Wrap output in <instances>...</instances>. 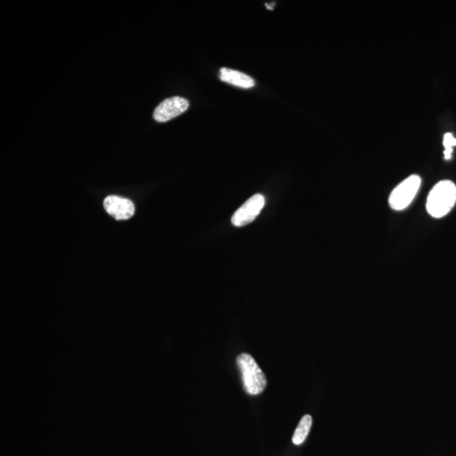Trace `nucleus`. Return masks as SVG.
<instances>
[{"instance_id": "f257e3e1", "label": "nucleus", "mask_w": 456, "mask_h": 456, "mask_svg": "<svg viewBox=\"0 0 456 456\" xmlns=\"http://www.w3.org/2000/svg\"><path fill=\"white\" fill-rule=\"evenodd\" d=\"M456 203V185L452 181L442 180L433 188L427 200V211L431 217L442 218Z\"/></svg>"}, {"instance_id": "f03ea898", "label": "nucleus", "mask_w": 456, "mask_h": 456, "mask_svg": "<svg viewBox=\"0 0 456 456\" xmlns=\"http://www.w3.org/2000/svg\"><path fill=\"white\" fill-rule=\"evenodd\" d=\"M237 365L242 376L245 391L251 396L261 394L267 386V379L254 357L248 353H241L237 357Z\"/></svg>"}, {"instance_id": "7ed1b4c3", "label": "nucleus", "mask_w": 456, "mask_h": 456, "mask_svg": "<svg viewBox=\"0 0 456 456\" xmlns=\"http://www.w3.org/2000/svg\"><path fill=\"white\" fill-rule=\"evenodd\" d=\"M421 186V178L418 175H411L402 181L396 189L391 192L389 204L395 211H402L408 207L417 195Z\"/></svg>"}, {"instance_id": "20e7f679", "label": "nucleus", "mask_w": 456, "mask_h": 456, "mask_svg": "<svg viewBox=\"0 0 456 456\" xmlns=\"http://www.w3.org/2000/svg\"><path fill=\"white\" fill-rule=\"evenodd\" d=\"M265 197L261 194L252 196L237 211L232 217L235 227H244L254 221L265 207Z\"/></svg>"}, {"instance_id": "39448f33", "label": "nucleus", "mask_w": 456, "mask_h": 456, "mask_svg": "<svg viewBox=\"0 0 456 456\" xmlns=\"http://www.w3.org/2000/svg\"><path fill=\"white\" fill-rule=\"evenodd\" d=\"M189 101L181 97H173L163 101L156 107L153 117L156 121L165 123L180 114L189 109Z\"/></svg>"}, {"instance_id": "423d86ee", "label": "nucleus", "mask_w": 456, "mask_h": 456, "mask_svg": "<svg viewBox=\"0 0 456 456\" xmlns=\"http://www.w3.org/2000/svg\"><path fill=\"white\" fill-rule=\"evenodd\" d=\"M104 208L116 220H128L135 214V205L128 199L116 195L107 196L104 200Z\"/></svg>"}, {"instance_id": "0eeeda50", "label": "nucleus", "mask_w": 456, "mask_h": 456, "mask_svg": "<svg viewBox=\"0 0 456 456\" xmlns=\"http://www.w3.org/2000/svg\"><path fill=\"white\" fill-rule=\"evenodd\" d=\"M220 79L222 82L239 87L249 89L254 87V80L250 76L238 70L222 68L220 70Z\"/></svg>"}, {"instance_id": "6e6552de", "label": "nucleus", "mask_w": 456, "mask_h": 456, "mask_svg": "<svg viewBox=\"0 0 456 456\" xmlns=\"http://www.w3.org/2000/svg\"><path fill=\"white\" fill-rule=\"evenodd\" d=\"M312 422L310 415H305L302 418L293 436V443L295 445H300L305 441L310 433Z\"/></svg>"}, {"instance_id": "1a4fd4ad", "label": "nucleus", "mask_w": 456, "mask_h": 456, "mask_svg": "<svg viewBox=\"0 0 456 456\" xmlns=\"http://www.w3.org/2000/svg\"><path fill=\"white\" fill-rule=\"evenodd\" d=\"M443 143H444L445 148V158L446 160H449L451 158V154H452L453 147L456 146V139L452 134L447 133L445 135L444 142Z\"/></svg>"}]
</instances>
